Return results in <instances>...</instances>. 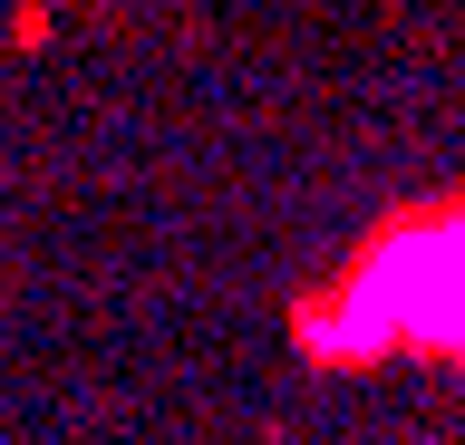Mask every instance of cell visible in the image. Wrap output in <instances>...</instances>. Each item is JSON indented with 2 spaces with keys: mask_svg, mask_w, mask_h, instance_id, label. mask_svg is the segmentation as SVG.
<instances>
[{
  "mask_svg": "<svg viewBox=\"0 0 465 445\" xmlns=\"http://www.w3.org/2000/svg\"><path fill=\"white\" fill-rule=\"evenodd\" d=\"M330 320L369 329L378 349H465V204L388 233Z\"/></svg>",
  "mask_w": 465,
  "mask_h": 445,
  "instance_id": "6da1fadb",
  "label": "cell"
}]
</instances>
